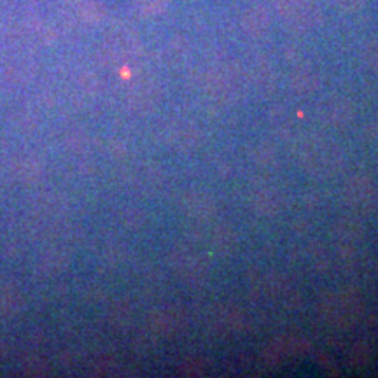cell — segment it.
Returning a JSON list of instances; mask_svg holds the SVG:
<instances>
[{"mask_svg":"<svg viewBox=\"0 0 378 378\" xmlns=\"http://www.w3.org/2000/svg\"><path fill=\"white\" fill-rule=\"evenodd\" d=\"M347 200L357 210H370L375 202V186L368 177H354L347 184Z\"/></svg>","mask_w":378,"mask_h":378,"instance_id":"6da1fadb","label":"cell"},{"mask_svg":"<svg viewBox=\"0 0 378 378\" xmlns=\"http://www.w3.org/2000/svg\"><path fill=\"white\" fill-rule=\"evenodd\" d=\"M331 313L336 317L340 324H352L359 319L361 313V299L354 291L340 292L331 301Z\"/></svg>","mask_w":378,"mask_h":378,"instance_id":"7a4b0ae2","label":"cell"},{"mask_svg":"<svg viewBox=\"0 0 378 378\" xmlns=\"http://www.w3.org/2000/svg\"><path fill=\"white\" fill-rule=\"evenodd\" d=\"M370 347H366L364 343H359V345L356 347V350L352 352V356H356V363H366L368 359H370Z\"/></svg>","mask_w":378,"mask_h":378,"instance_id":"3957f363","label":"cell"},{"mask_svg":"<svg viewBox=\"0 0 378 378\" xmlns=\"http://www.w3.org/2000/svg\"><path fill=\"white\" fill-rule=\"evenodd\" d=\"M366 60L375 70H378V42H373L366 51Z\"/></svg>","mask_w":378,"mask_h":378,"instance_id":"277c9868","label":"cell"},{"mask_svg":"<svg viewBox=\"0 0 378 378\" xmlns=\"http://www.w3.org/2000/svg\"><path fill=\"white\" fill-rule=\"evenodd\" d=\"M336 2H338V6H342L343 9H347V11H357V9L363 8L366 0H336Z\"/></svg>","mask_w":378,"mask_h":378,"instance_id":"5b68a950","label":"cell"}]
</instances>
